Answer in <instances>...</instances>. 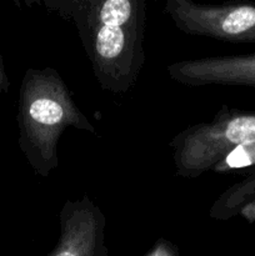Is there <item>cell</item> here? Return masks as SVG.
Listing matches in <instances>:
<instances>
[{
  "instance_id": "obj_1",
  "label": "cell",
  "mask_w": 255,
  "mask_h": 256,
  "mask_svg": "<svg viewBox=\"0 0 255 256\" xmlns=\"http://www.w3.org/2000/svg\"><path fill=\"white\" fill-rule=\"evenodd\" d=\"M72 20L100 88L130 92L145 64L144 0H76Z\"/></svg>"
},
{
  "instance_id": "obj_2",
  "label": "cell",
  "mask_w": 255,
  "mask_h": 256,
  "mask_svg": "<svg viewBox=\"0 0 255 256\" xmlns=\"http://www.w3.org/2000/svg\"><path fill=\"white\" fill-rule=\"evenodd\" d=\"M19 148L34 172L48 178L59 168V140L68 128L96 134L54 68H29L18 99Z\"/></svg>"
},
{
  "instance_id": "obj_3",
  "label": "cell",
  "mask_w": 255,
  "mask_h": 256,
  "mask_svg": "<svg viewBox=\"0 0 255 256\" xmlns=\"http://www.w3.org/2000/svg\"><path fill=\"white\" fill-rule=\"evenodd\" d=\"M255 140V110L222 106L210 122L190 125L170 142L176 175L196 179L238 145Z\"/></svg>"
},
{
  "instance_id": "obj_4",
  "label": "cell",
  "mask_w": 255,
  "mask_h": 256,
  "mask_svg": "<svg viewBox=\"0 0 255 256\" xmlns=\"http://www.w3.org/2000/svg\"><path fill=\"white\" fill-rule=\"evenodd\" d=\"M165 12L180 32L230 42H255V4L212 5L165 0Z\"/></svg>"
},
{
  "instance_id": "obj_5",
  "label": "cell",
  "mask_w": 255,
  "mask_h": 256,
  "mask_svg": "<svg viewBox=\"0 0 255 256\" xmlns=\"http://www.w3.org/2000/svg\"><path fill=\"white\" fill-rule=\"evenodd\" d=\"M60 235L49 256H106V218L99 206L84 195L66 200L59 212Z\"/></svg>"
},
{
  "instance_id": "obj_6",
  "label": "cell",
  "mask_w": 255,
  "mask_h": 256,
  "mask_svg": "<svg viewBox=\"0 0 255 256\" xmlns=\"http://www.w3.org/2000/svg\"><path fill=\"white\" fill-rule=\"evenodd\" d=\"M168 75L186 86L255 88V52L180 60L168 66Z\"/></svg>"
},
{
  "instance_id": "obj_7",
  "label": "cell",
  "mask_w": 255,
  "mask_h": 256,
  "mask_svg": "<svg viewBox=\"0 0 255 256\" xmlns=\"http://www.w3.org/2000/svg\"><path fill=\"white\" fill-rule=\"evenodd\" d=\"M209 216L220 222L240 216L249 224L255 222V170L212 202Z\"/></svg>"
},
{
  "instance_id": "obj_8",
  "label": "cell",
  "mask_w": 255,
  "mask_h": 256,
  "mask_svg": "<svg viewBox=\"0 0 255 256\" xmlns=\"http://www.w3.org/2000/svg\"><path fill=\"white\" fill-rule=\"evenodd\" d=\"M249 166H255V140L254 142L238 145L236 148L230 150L212 168V172L224 174V172H232V170L244 169V168Z\"/></svg>"
},
{
  "instance_id": "obj_9",
  "label": "cell",
  "mask_w": 255,
  "mask_h": 256,
  "mask_svg": "<svg viewBox=\"0 0 255 256\" xmlns=\"http://www.w3.org/2000/svg\"><path fill=\"white\" fill-rule=\"evenodd\" d=\"M178 254H179V249L176 245L162 238L155 242L152 250L146 252V256H176Z\"/></svg>"
},
{
  "instance_id": "obj_10",
  "label": "cell",
  "mask_w": 255,
  "mask_h": 256,
  "mask_svg": "<svg viewBox=\"0 0 255 256\" xmlns=\"http://www.w3.org/2000/svg\"><path fill=\"white\" fill-rule=\"evenodd\" d=\"M75 2L76 0H50L48 8L59 12L60 16L64 19H72Z\"/></svg>"
},
{
  "instance_id": "obj_11",
  "label": "cell",
  "mask_w": 255,
  "mask_h": 256,
  "mask_svg": "<svg viewBox=\"0 0 255 256\" xmlns=\"http://www.w3.org/2000/svg\"><path fill=\"white\" fill-rule=\"evenodd\" d=\"M10 88V80L8 76V72L5 70L4 62H2V55L0 52V96L4 94H8Z\"/></svg>"
},
{
  "instance_id": "obj_12",
  "label": "cell",
  "mask_w": 255,
  "mask_h": 256,
  "mask_svg": "<svg viewBox=\"0 0 255 256\" xmlns=\"http://www.w3.org/2000/svg\"><path fill=\"white\" fill-rule=\"evenodd\" d=\"M12 2H14V4L16 5L18 8H22V2H20V0H12ZM22 2H24V4L26 5V6H32V5H39V4H42V0H22Z\"/></svg>"
}]
</instances>
